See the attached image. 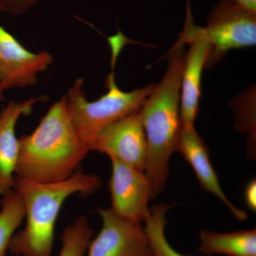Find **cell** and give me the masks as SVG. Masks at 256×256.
Instances as JSON below:
<instances>
[{
	"label": "cell",
	"mask_w": 256,
	"mask_h": 256,
	"mask_svg": "<svg viewBox=\"0 0 256 256\" xmlns=\"http://www.w3.org/2000/svg\"><path fill=\"white\" fill-rule=\"evenodd\" d=\"M18 140L14 176L35 182L68 180L90 152L72 124L65 95L50 106L33 132Z\"/></svg>",
	"instance_id": "6da1fadb"
},
{
	"label": "cell",
	"mask_w": 256,
	"mask_h": 256,
	"mask_svg": "<svg viewBox=\"0 0 256 256\" xmlns=\"http://www.w3.org/2000/svg\"><path fill=\"white\" fill-rule=\"evenodd\" d=\"M186 44L181 38L168 52L164 76L139 110L148 144L146 173L153 198L164 191L170 172V160L176 150L181 129L180 96Z\"/></svg>",
	"instance_id": "7a4b0ae2"
},
{
	"label": "cell",
	"mask_w": 256,
	"mask_h": 256,
	"mask_svg": "<svg viewBox=\"0 0 256 256\" xmlns=\"http://www.w3.org/2000/svg\"><path fill=\"white\" fill-rule=\"evenodd\" d=\"M100 178L76 172L68 180L38 183L14 176L13 190L22 198L26 224L11 239L9 252L18 256H52L55 225L62 206L74 194L88 196L102 186Z\"/></svg>",
	"instance_id": "3957f363"
},
{
	"label": "cell",
	"mask_w": 256,
	"mask_h": 256,
	"mask_svg": "<svg viewBox=\"0 0 256 256\" xmlns=\"http://www.w3.org/2000/svg\"><path fill=\"white\" fill-rule=\"evenodd\" d=\"M84 78L76 80L66 94L67 109L76 131L88 149L94 151L96 140L106 127L137 112L156 84L126 92L120 89L114 72L106 78L108 92L95 101L88 100Z\"/></svg>",
	"instance_id": "277c9868"
},
{
	"label": "cell",
	"mask_w": 256,
	"mask_h": 256,
	"mask_svg": "<svg viewBox=\"0 0 256 256\" xmlns=\"http://www.w3.org/2000/svg\"><path fill=\"white\" fill-rule=\"evenodd\" d=\"M210 44L205 68H212L229 50L255 46L256 13L233 0H218L204 26Z\"/></svg>",
	"instance_id": "5b68a950"
},
{
	"label": "cell",
	"mask_w": 256,
	"mask_h": 256,
	"mask_svg": "<svg viewBox=\"0 0 256 256\" xmlns=\"http://www.w3.org/2000/svg\"><path fill=\"white\" fill-rule=\"evenodd\" d=\"M191 0L186 2L184 26L180 37L190 44L185 52L180 96L181 126L190 127L194 124L198 112L201 96L202 72L206 67L210 44L204 28L194 24L191 8Z\"/></svg>",
	"instance_id": "8992f818"
},
{
	"label": "cell",
	"mask_w": 256,
	"mask_h": 256,
	"mask_svg": "<svg viewBox=\"0 0 256 256\" xmlns=\"http://www.w3.org/2000/svg\"><path fill=\"white\" fill-rule=\"evenodd\" d=\"M97 213L102 228L92 239L86 256H152L140 224L120 216L111 208H98Z\"/></svg>",
	"instance_id": "52a82bcc"
},
{
	"label": "cell",
	"mask_w": 256,
	"mask_h": 256,
	"mask_svg": "<svg viewBox=\"0 0 256 256\" xmlns=\"http://www.w3.org/2000/svg\"><path fill=\"white\" fill-rule=\"evenodd\" d=\"M112 174L109 181L111 210L116 214L140 224L149 216V202L153 198L150 182L139 171L114 158H110Z\"/></svg>",
	"instance_id": "ba28073f"
},
{
	"label": "cell",
	"mask_w": 256,
	"mask_h": 256,
	"mask_svg": "<svg viewBox=\"0 0 256 256\" xmlns=\"http://www.w3.org/2000/svg\"><path fill=\"white\" fill-rule=\"evenodd\" d=\"M53 63L50 52L28 50L0 25V84L4 90L35 85L38 75Z\"/></svg>",
	"instance_id": "9c48e42d"
},
{
	"label": "cell",
	"mask_w": 256,
	"mask_h": 256,
	"mask_svg": "<svg viewBox=\"0 0 256 256\" xmlns=\"http://www.w3.org/2000/svg\"><path fill=\"white\" fill-rule=\"evenodd\" d=\"M94 151L144 172L148 144L139 110L106 127L96 140Z\"/></svg>",
	"instance_id": "30bf717a"
},
{
	"label": "cell",
	"mask_w": 256,
	"mask_h": 256,
	"mask_svg": "<svg viewBox=\"0 0 256 256\" xmlns=\"http://www.w3.org/2000/svg\"><path fill=\"white\" fill-rule=\"evenodd\" d=\"M176 151L180 152L188 162L204 190L218 197L236 218L240 220H246V212L234 206L222 190L218 175L210 163L208 146L194 126H181Z\"/></svg>",
	"instance_id": "8fae6325"
},
{
	"label": "cell",
	"mask_w": 256,
	"mask_h": 256,
	"mask_svg": "<svg viewBox=\"0 0 256 256\" xmlns=\"http://www.w3.org/2000/svg\"><path fill=\"white\" fill-rule=\"evenodd\" d=\"M48 99L40 96L15 102L10 101L0 112V196L13 190L14 171L18 156V140L15 128L18 119L31 114L34 106Z\"/></svg>",
	"instance_id": "7c38bea8"
},
{
	"label": "cell",
	"mask_w": 256,
	"mask_h": 256,
	"mask_svg": "<svg viewBox=\"0 0 256 256\" xmlns=\"http://www.w3.org/2000/svg\"><path fill=\"white\" fill-rule=\"evenodd\" d=\"M200 238V250L206 255L256 256V228L232 233H217L204 228Z\"/></svg>",
	"instance_id": "4fadbf2b"
},
{
	"label": "cell",
	"mask_w": 256,
	"mask_h": 256,
	"mask_svg": "<svg viewBox=\"0 0 256 256\" xmlns=\"http://www.w3.org/2000/svg\"><path fill=\"white\" fill-rule=\"evenodd\" d=\"M256 87L240 92L230 102L235 116L236 131L247 134L248 156L255 160L256 156Z\"/></svg>",
	"instance_id": "5bb4252c"
},
{
	"label": "cell",
	"mask_w": 256,
	"mask_h": 256,
	"mask_svg": "<svg viewBox=\"0 0 256 256\" xmlns=\"http://www.w3.org/2000/svg\"><path fill=\"white\" fill-rule=\"evenodd\" d=\"M24 220L22 198L15 190H10L0 202V256H6L12 238Z\"/></svg>",
	"instance_id": "9a60e30c"
},
{
	"label": "cell",
	"mask_w": 256,
	"mask_h": 256,
	"mask_svg": "<svg viewBox=\"0 0 256 256\" xmlns=\"http://www.w3.org/2000/svg\"><path fill=\"white\" fill-rule=\"evenodd\" d=\"M172 206L164 204L154 205L146 218L144 232L150 244L152 256H188L174 250L165 236V227L168 224L166 214Z\"/></svg>",
	"instance_id": "2e32d148"
},
{
	"label": "cell",
	"mask_w": 256,
	"mask_h": 256,
	"mask_svg": "<svg viewBox=\"0 0 256 256\" xmlns=\"http://www.w3.org/2000/svg\"><path fill=\"white\" fill-rule=\"evenodd\" d=\"M94 234L86 217H76L62 232V248L58 256H86Z\"/></svg>",
	"instance_id": "e0dca14e"
},
{
	"label": "cell",
	"mask_w": 256,
	"mask_h": 256,
	"mask_svg": "<svg viewBox=\"0 0 256 256\" xmlns=\"http://www.w3.org/2000/svg\"><path fill=\"white\" fill-rule=\"evenodd\" d=\"M42 0H0V12L20 16L32 9Z\"/></svg>",
	"instance_id": "ac0fdd59"
},
{
	"label": "cell",
	"mask_w": 256,
	"mask_h": 256,
	"mask_svg": "<svg viewBox=\"0 0 256 256\" xmlns=\"http://www.w3.org/2000/svg\"><path fill=\"white\" fill-rule=\"evenodd\" d=\"M246 204L249 210L256 212V181L255 178L247 184L244 192Z\"/></svg>",
	"instance_id": "d6986e66"
},
{
	"label": "cell",
	"mask_w": 256,
	"mask_h": 256,
	"mask_svg": "<svg viewBox=\"0 0 256 256\" xmlns=\"http://www.w3.org/2000/svg\"><path fill=\"white\" fill-rule=\"evenodd\" d=\"M233 1L246 8L249 11L256 13V0H233Z\"/></svg>",
	"instance_id": "ffe728a7"
},
{
	"label": "cell",
	"mask_w": 256,
	"mask_h": 256,
	"mask_svg": "<svg viewBox=\"0 0 256 256\" xmlns=\"http://www.w3.org/2000/svg\"><path fill=\"white\" fill-rule=\"evenodd\" d=\"M4 89L2 88L1 84H0V106H1L4 100Z\"/></svg>",
	"instance_id": "44dd1931"
},
{
	"label": "cell",
	"mask_w": 256,
	"mask_h": 256,
	"mask_svg": "<svg viewBox=\"0 0 256 256\" xmlns=\"http://www.w3.org/2000/svg\"></svg>",
	"instance_id": "7402d4cb"
}]
</instances>
